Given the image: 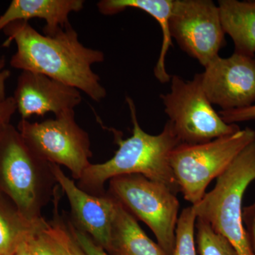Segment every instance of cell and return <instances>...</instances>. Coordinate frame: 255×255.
<instances>
[{"mask_svg":"<svg viewBox=\"0 0 255 255\" xmlns=\"http://www.w3.org/2000/svg\"><path fill=\"white\" fill-rule=\"evenodd\" d=\"M44 219L33 222L26 219L0 191V255H13Z\"/></svg>","mask_w":255,"mask_h":255,"instance_id":"cell-18","label":"cell"},{"mask_svg":"<svg viewBox=\"0 0 255 255\" xmlns=\"http://www.w3.org/2000/svg\"><path fill=\"white\" fill-rule=\"evenodd\" d=\"M170 82V91L160 98L181 144L205 143L241 130L238 124L226 123L215 111L203 89L201 73L191 80L174 75Z\"/></svg>","mask_w":255,"mask_h":255,"instance_id":"cell-6","label":"cell"},{"mask_svg":"<svg viewBox=\"0 0 255 255\" xmlns=\"http://www.w3.org/2000/svg\"><path fill=\"white\" fill-rule=\"evenodd\" d=\"M173 4L174 0H102L97 4L99 11L106 16L115 15L128 8H133L145 11L157 21L162 30V42L154 75L160 83H167L171 80L166 70L165 60L172 44L170 18Z\"/></svg>","mask_w":255,"mask_h":255,"instance_id":"cell-14","label":"cell"},{"mask_svg":"<svg viewBox=\"0 0 255 255\" xmlns=\"http://www.w3.org/2000/svg\"><path fill=\"white\" fill-rule=\"evenodd\" d=\"M21 119L33 115L54 114L59 117L75 111L82 102L80 90L42 74L22 71L18 76L13 97Z\"/></svg>","mask_w":255,"mask_h":255,"instance_id":"cell-12","label":"cell"},{"mask_svg":"<svg viewBox=\"0 0 255 255\" xmlns=\"http://www.w3.org/2000/svg\"><path fill=\"white\" fill-rule=\"evenodd\" d=\"M6 60L4 55H0V102L6 98V83L10 78L11 73L7 69H5Z\"/></svg>","mask_w":255,"mask_h":255,"instance_id":"cell-25","label":"cell"},{"mask_svg":"<svg viewBox=\"0 0 255 255\" xmlns=\"http://www.w3.org/2000/svg\"><path fill=\"white\" fill-rule=\"evenodd\" d=\"M50 166L57 183L68 197L73 216L72 223L110 253L117 199L109 192L101 196L88 194L67 177L60 165L50 163Z\"/></svg>","mask_w":255,"mask_h":255,"instance_id":"cell-11","label":"cell"},{"mask_svg":"<svg viewBox=\"0 0 255 255\" xmlns=\"http://www.w3.org/2000/svg\"><path fill=\"white\" fill-rule=\"evenodd\" d=\"M196 214L193 206L182 210L178 218L173 255H197L195 240Z\"/></svg>","mask_w":255,"mask_h":255,"instance_id":"cell-20","label":"cell"},{"mask_svg":"<svg viewBox=\"0 0 255 255\" xmlns=\"http://www.w3.org/2000/svg\"><path fill=\"white\" fill-rule=\"evenodd\" d=\"M67 226L84 255H111L103 248L97 246L86 233L75 227L71 221H69Z\"/></svg>","mask_w":255,"mask_h":255,"instance_id":"cell-21","label":"cell"},{"mask_svg":"<svg viewBox=\"0 0 255 255\" xmlns=\"http://www.w3.org/2000/svg\"><path fill=\"white\" fill-rule=\"evenodd\" d=\"M255 181V140L217 178L216 186L193 205L196 216L227 238L239 255H255L243 220V196Z\"/></svg>","mask_w":255,"mask_h":255,"instance_id":"cell-4","label":"cell"},{"mask_svg":"<svg viewBox=\"0 0 255 255\" xmlns=\"http://www.w3.org/2000/svg\"><path fill=\"white\" fill-rule=\"evenodd\" d=\"M26 240L18 246L17 249L13 255H30Z\"/></svg>","mask_w":255,"mask_h":255,"instance_id":"cell-26","label":"cell"},{"mask_svg":"<svg viewBox=\"0 0 255 255\" xmlns=\"http://www.w3.org/2000/svg\"><path fill=\"white\" fill-rule=\"evenodd\" d=\"M84 5L83 0H13L0 15V31L15 21L38 18L46 21L44 35L52 36L70 24L69 15L81 11Z\"/></svg>","mask_w":255,"mask_h":255,"instance_id":"cell-13","label":"cell"},{"mask_svg":"<svg viewBox=\"0 0 255 255\" xmlns=\"http://www.w3.org/2000/svg\"><path fill=\"white\" fill-rule=\"evenodd\" d=\"M109 254L168 255L157 243L147 237L136 219L119 201L112 225Z\"/></svg>","mask_w":255,"mask_h":255,"instance_id":"cell-16","label":"cell"},{"mask_svg":"<svg viewBox=\"0 0 255 255\" xmlns=\"http://www.w3.org/2000/svg\"><path fill=\"white\" fill-rule=\"evenodd\" d=\"M109 193L150 228L157 244L167 255H173L179 209L175 193L137 174L112 178Z\"/></svg>","mask_w":255,"mask_h":255,"instance_id":"cell-7","label":"cell"},{"mask_svg":"<svg viewBox=\"0 0 255 255\" xmlns=\"http://www.w3.org/2000/svg\"><path fill=\"white\" fill-rule=\"evenodd\" d=\"M243 220L248 238L255 253V202L243 208Z\"/></svg>","mask_w":255,"mask_h":255,"instance_id":"cell-24","label":"cell"},{"mask_svg":"<svg viewBox=\"0 0 255 255\" xmlns=\"http://www.w3.org/2000/svg\"><path fill=\"white\" fill-rule=\"evenodd\" d=\"M201 73V83L212 105L222 111L238 110L255 102V57L233 53L217 57Z\"/></svg>","mask_w":255,"mask_h":255,"instance_id":"cell-10","label":"cell"},{"mask_svg":"<svg viewBox=\"0 0 255 255\" xmlns=\"http://www.w3.org/2000/svg\"><path fill=\"white\" fill-rule=\"evenodd\" d=\"M127 102L133 126L132 136L117 138L119 149L115 155L103 163L90 164L79 180L78 187L92 195H104L107 181L117 176L137 174L163 184L177 194L179 189L169 159L181 142L172 124L168 121L157 135L147 133L137 121L133 100L127 97Z\"/></svg>","mask_w":255,"mask_h":255,"instance_id":"cell-2","label":"cell"},{"mask_svg":"<svg viewBox=\"0 0 255 255\" xmlns=\"http://www.w3.org/2000/svg\"><path fill=\"white\" fill-rule=\"evenodd\" d=\"M16 105L13 97H8L0 102V135L5 128L10 124L11 117L16 112Z\"/></svg>","mask_w":255,"mask_h":255,"instance_id":"cell-23","label":"cell"},{"mask_svg":"<svg viewBox=\"0 0 255 255\" xmlns=\"http://www.w3.org/2000/svg\"><path fill=\"white\" fill-rule=\"evenodd\" d=\"M18 130L33 153L49 163L65 166L74 179L80 180L91 164L90 136L75 121V111L42 122L21 119Z\"/></svg>","mask_w":255,"mask_h":255,"instance_id":"cell-8","label":"cell"},{"mask_svg":"<svg viewBox=\"0 0 255 255\" xmlns=\"http://www.w3.org/2000/svg\"><path fill=\"white\" fill-rule=\"evenodd\" d=\"M196 251L200 255H239L227 238L216 232L204 220L197 218Z\"/></svg>","mask_w":255,"mask_h":255,"instance_id":"cell-19","label":"cell"},{"mask_svg":"<svg viewBox=\"0 0 255 255\" xmlns=\"http://www.w3.org/2000/svg\"><path fill=\"white\" fill-rule=\"evenodd\" d=\"M58 183L49 162L38 157L11 124L0 135V189L33 222L54 197Z\"/></svg>","mask_w":255,"mask_h":255,"instance_id":"cell-3","label":"cell"},{"mask_svg":"<svg viewBox=\"0 0 255 255\" xmlns=\"http://www.w3.org/2000/svg\"><path fill=\"white\" fill-rule=\"evenodd\" d=\"M254 140L255 131L248 127L205 143L177 146L169 162L184 199L192 206L199 203L210 183L220 177Z\"/></svg>","mask_w":255,"mask_h":255,"instance_id":"cell-5","label":"cell"},{"mask_svg":"<svg viewBox=\"0 0 255 255\" xmlns=\"http://www.w3.org/2000/svg\"><path fill=\"white\" fill-rule=\"evenodd\" d=\"M170 33L204 68L219 56L226 43L219 6L211 0H174Z\"/></svg>","mask_w":255,"mask_h":255,"instance_id":"cell-9","label":"cell"},{"mask_svg":"<svg viewBox=\"0 0 255 255\" xmlns=\"http://www.w3.org/2000/svg\"><path fill=\"white\" fill-rule=\"evenodd\" d=\"M218 6L225 33L234 43L235 53L255 57V1L220 0Z\"/></svg>","mask_w":255,"mask_h":255,"instance_id":"cell-15","label":"cell"},{"mask_svg":"<svg viewBox=\"0 0 255 255\" xmlns=\"http://www.w3.org/2000/svg\"><path fill=\"white\" fill-rule=\"evenodd\" d=\"M6 40L3 46L16 43V53L10 60L12 68L42 74L85 92L95 102L107 95L101 79L92 70L105 60L100 50L84 46L71 25L60 28L53 36H46L28 21L10 23L3 29Z\"/></svg>","mask_w":255,"mask_h":255,"instance_id":"cell-1","label":"cell"},{"mask_svg":"<svg viewBox=\"0 0 255 255\" xmlns=\"http://www.w3.org/2000/svg\"><path fill=\"white\" fill-rule=\"evenodd\" d=\"M219 114L226 123L237 124L255 119V105L238 110L221 111Z\"/></svg>","mask_w":255,"mask_h":255,"instance_id":"cell-22","label":"cell"},{"mask_svg":"<svg viewBox=\"0 0 255 255\" xmlns=\"http://www.w3.org/2000/svg\"><path fill=\"white\" fill-rule=\"evenodd\" d=\"M70 252H71V255H84L81 250L80 249V248H79L78 245H77L76 242L74 240L72 234L71 239H70Z\"/></svg>","mask_w":255,"mask_h":255,"instance_id":"cell-27","label":"cell"},{"mask_svg":"<svg viewBox=\"0 0 255 255\" xmlns=\"http://www.w3.org/2000/svg\"><path fill=\"white\" fill-rule=\"evenodd\" d=\"M56 196L55 193L54 219L50 222L43 219L26 240L30 255H71V234L58 215Z\"/></svg>","mask_w":255,"mask_h":255,"instance_id":"cell-17","label":"cell"}]
</instances>
